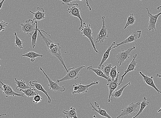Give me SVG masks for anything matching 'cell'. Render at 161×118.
<instances>
[{
    "mask_svg": "<svg viewBox=\"0 0 161 118\" xmlns=\"http://www.w3.org/2000/svg\"><path fill=\"white\" fill-rule=\"evenodd\" d=\"M120 73V71H119L118 72L117 77L114 81L111 80V81H108V83L107 85L108 86L109 90V96L108 99V102H110V97L111 95L113 93L117 88L119 85L118 83V79L119 78V74Z\"/></svg>",
    "mask_w": 161,
    "mask_h": 118,
    "instance_id": "obj_14",
    "label": "cell"
},
{
    "mask_svg": "<svg viewBox=\"0 0 161 118\" xmlns=\"http://www.w3.org/2000/svg\"><path fill=\"white\" fill-rule=\"evenodd\" d=\"M139 73L142 76L144 82L146 83L149 86H151L155 89L158 93V94L161 93V91H160L158 88H157L155 85L153 76H152L151 77H148V76L144 74L141 71H140Z\"/></svg>",
    "mask_w": 161,
    "mask_h": 118,
    "instance_id": "obj_17",
    "label": "cell"
},
{
    "mask_svg": "<svg viewBox=\"0 0 161 118\" xmlns=\"http://www.w3.org/2000/svg\"><path fill=\"white\" fill-rule=\"evenodd\" d=\"M1 65H0V67H1Z\"/></svg>",
    "mask_w": 161,
    "mask_h": 118,
    "instance_id": "obj_43",
    "label": "cell"
},
{
    "mask_svg": "<svg viewBox=\"0 0 161 118\" xmlns=\"http://www.w3.org/2000/svg\"><path fill=\"white\" fill-rule=\"evenodd\" d=\"M19 91L24 93L25 96L28 97L35 96L37 93L36 90L35 89L32 88L31 87H30V88L25 90H20Z\"/></svg>",
    "mask_w": 161,
    "mask_h": 118,
    "instance_id": "obj_25",
    "label": "cell"
},
{
    "mask_svg": "<svg viewBox=\"0 0 161 118\" xmlns=\"http://www.w3.org/2000/svg\"><path fill=\"white\" fill-rule=\"evenodd\" d=\"M36 22L33 20L29 19L25 21L24 24H21V30L24 33L32 35L36 29Z\"/></svg>",
    "mask_w": 161,
    "mask_h": 118,
    "instance_id": "obj_8",
    "label": "cell"
},
{
    "mask_svg": "<svg viewBox=\"0 0 161 118\" xmlns=\"http://www.w3.org/2000/svg\"><path fill=\"white\" fill-rule=\"evenodd\" d=\"M148 16L149 17L148 22V29L149 31H152L153 33L154 34V32L156 31V24L158 21L159 17L161 14V12L156 15H153L149 12L148 7L147 8Z\"/></svg>",
    "mask_w": 161,
    "mask_h": 118,
    "instance_id": "obj_12",
    "label": "cell"
},
{
    "mask_svg": "<svg viewBox=\"0 0 161 118\" xmlns=\"http://www.w3.org/2000/svg\"><path fill=\"white\" fill-rule=\"evenodd\" d=\"M14 35L15 36V46L18 47L20 49H23L22 47L23 42L18 37L16 32H14Z\"/></svg>",
    "mask_w": 161,
    "mask_h": 118,
    "instance_id": "obj_31",
    "label": "cell"
},
{
    "mask_svg": "<svg viewBox=\"0 0 161 118\" xmlns=\"http://www.w3.org/2000/svg\"><path fill=\"white\" fill-rule=\"evenodd\" d=\"M161 5L158 7H157V10H159L160 8H161Z\"/></svg>",
    "mask_w": 161,
    "mask_h": 118,
    "instance_id": "obj_39",
    "label": "cell"
},
{
    "mask_svg": "<svg viewBox=\"0 0 161 118\" xmlns=\"http://www.w3.org/2000/svg\"><path fill=\"white\" fill-rule=\"evenodd\" d=\"M1 59H0V61H1Z\"/></svg>",
    "mask_w": 161,
    "mask_h": 118,
    "instance_id": "obj_42",
    "label": "cell"
},
{
    "mask_svg": "<svg viewBox=\"0 0 161 118\" xmlns=\"http://www.w3.org/2000/svg\"><path fill=\"white\" fill-rule=\"evenodd\" d=\"M82 35L88 38L90 41L91 44L95 52L98 53V52L96 48L93 40V29L91 28V25L90 24H86V22L83 23V27L80 30Z\"/></svg>",
    "mask_w": 161,
    "mask_h": 118,
    "instance_id": "obj_3",
    "label": "cell"
},
{
    "mask_svg": "<svg viewBox=\"0 0 161 118\" xmlns=\"http://www.w3.org/2000/svg\"><path fill=\"white\" fill-rule=\"evenodd\" d=\"M14 79L15 83L17 85L16 87L17 90L19 91L20 90H25L30 88V87L26 84L24 80L21 79L20 81H19L16 78H15Z\"/></svg>",
    "mask_w": 161,
    "mask_h": 118,
    "instance_id": "obj_22",
    "label": "cell"
},
{
    "mask_svg": "<svg viewBox=\"0 0 161 118\" xmlns=\"http://www.w3.org/2000/svg\"><path fill=\"white\" fill-rule=\"evenodd\" d=\"M8 24V22H6L3 20H1L0 21V32H4Z\"/></svg>",
    "mask_w": 161,
    "mask_h": 118,
    "instance_id": "obj_33",
    "label": "cell"
},
{
    "mask_svg": "<svg viewBox=\"0 0 161 118\" xmlns=\"http://www.w3.org/2000/svg\"><path fill=\"white\" fill-rule=\"evenodd\" d=\"M136 20V18L134 16L133 14H130L129 16L128 17L127 22H126L124 27V29H126L129 26L135 24Z\"/></svg>",
    "mask_w": 161,
    "mask_h": 118,
    "instance_id": "obj_30",
    "label": "cell"
},
{
    "mask_svg": "<svg viewBox=\"0 0 161 118\" xmlns=\"http://www.w3.org/2000/svg\"><path fill=\"white\" fill-rule=\"evenodd\" d=\"M86 66H81L75 68L72 67L68 69L67 73L63 78L60 79H57L59 82L64 81H69L77 79L80 73V71L83 68L85 67Z\"/></svg>",
    "mask_w": 161,
    "mask_h": 118,
    "instance_id": "obj_2",
    "label": "cell"
},
{
    "mask_svg": "<svg viewBox=\"0 0 161 118\" xmlns=\"http://www.w3.org/2000/svg\"><path fill=\"white\" fill-rule=\"evenodd\" d=\"M63 113L64 115H66L67 118H77V113L76 112V109L73 107V106H71L70 108V110L69 111L64 110L63 111Z\"/></svg>",
    "mask_w": 161,
    "mask_h": 118,
    "instance_id": "obj_23",
    "label": "cell"
},
{
    "mask_svg": "<svg viewBox=\"0 0 161 118\" xmlns=\"http://www.w3.org/2000/svg\"><path fill=\"white\" fill-rule=\"evenodd\" d=\"M22 57H27L30 58V61L32 62H34L36 60V58L38 57H42L44 56L43 55L38 54L33 51H30L22 56Z\"/></svg>",
    "mask_w": 161,
    "mask_h": 118,
    "instance_id": "obj_24",
    "label": "cell"
},
{
    "mask_svg": "<svg viewBox=\"0 0 161 118\" xmlns=\"http://www.w3.org/2000/svg\"><path fill=\"white\" fill-rule=\"evenodd\" d=\"M149 104V102L147 101V98L146 97H144L142 101H141L140 104V108L139 111L137 113L136 116H134L133 118H135L138 116L142 113L144 109Z\"/></svg>",
    "mask_w": 161,
    "mask_h": 118,
    "instance_id": "obj_26",
    "label": "cell"
},
{
    "mask_svg": "<svg viewBox=\"0 0 161 118\" xmlns=\"http://www.w3.org/2000/svg\"><path fill=\"white\" fill-rule=\"evenodd\" d=\"M161 111V107H160V109L158 110V113H159Z\"/></svg>",
    "mask_w": 161,
    "mask_h": 118,
    "instance_id": "obj_41",
    "label": "cell"
},
{
    "mask_svg": "<svg viewBox=\"0 0 161 118\" xmlns=\"http://www.w3.org/2000/svg\"><path fill=\"white\" fill-rule=\"evenodd\" d=\"M99 83V81H92L90 84L86 85H83L81 83H75L73 85V86L74 87V90L72 91V94L74 95L75 94L86 93L90 86L95 85H98Z\"/></svg>",
    "mask_w": 161,
    "mask_h": 118,
    "instance_id": "obj_5",
    "label": "cell"
},
{
    "mask_svg": "<svg viewBox=\"0 0 161 118\" xmlns=\"http://www.w3.org/2000/svg\"><path fill=\"white\" fill-rule=\"evenodd\" d=\"M59 1L62 2L63 4L64 5H66L72 3V2L75 1H83L84 0H59Z\"/></svg>",
    "mask_w": 161,
    "mask_h": 118,
    "instance_id": "obj_35",
    "label": "cell"
},
{
    "mask_svg": "<svg viewBox=\"0 0 161 118\" xmlns=\"http://www.w3.org/2000/svg\"><path fill=\"white\" fill-rule=\"evenodd\" d=\"M156 76L157 77L161 78V75H159V74H156Z\"/></svg>",
    "mask_w": 161,
    "mask_h": 118,
    "instance_id": "obj_38",
    "label": "cell"
},
{
    "mask_svg": "<svg viewBox=\"0 0 161 118\" xmlns=\"http://www.w3.org/2000/svg\"><path fill=\"white\" fill-rule=\"evenodd\" d=\"M87 70L92 71L94 72L98 76L103 77L106 79L107 81H109L112 80L110 78L107 77L103 73V71L99 68L95 69L92 66H91L87 67Z\"/></svg>",
    "mask_w": 161,
    "mask_h": 118,
    "instance_id": "obj_21",
    "label": "cell"
},
{
    "mask_svg": "<svg viewBox=\"0 0 161 118\" xmlns=\"http://www.w3.org/2000/svg\"><path fill=\"white\" fill-rule=\"evenodd\" d=\"M137 54H135L133 56V59L131 62L129 64L127 69L125 71L124 74L121 76V79L120 82L119 83V86L120 85L122 82L124 77L126 74L130 71H133L136 70V67L137 66V61L135 59L137 57Z\"/></svg>",
    "mask_w": 161,
    "mask_h": 118,
    "instance_id": "obj_15",
    "label": "cell"
},
{
    "mask_svg": "<svg viewBox=\"0 0 161 118\" xmlns=\"http://www.w3.org/2000/svg\"><path fill=\"white\" fill-rule=\"evenodd\" d=\"M86 1L87 7H89V10L90 11H91V8L89 4V2H88V0H86Z\"/></svg>",
    "mask_w": 161,
    "mask_h": 118,
    "instance_id": "obj_37",
    "label": "cell"
},
{
    "mask_svg": "<svg viewBox=\"0 0 161 118\" xmlns=\"http://www.w3.org/2000/svg\"><path fill=\"white\" fill-rule=\"evenodd\" d=\"M38 32H39L41 37L42 40L45 42L49 52L53 56L56 57L59 60L61 64L63 65L66 72H68V69L66 67V64L63 58L61 55V47L60 46V44L55 43L49 38L46 37L39 29H38Z\"/></svg>",
    "mask_w": 161,
    "mask_h": 118,
    "instance_id": "obj_1",
    "label": "cell"
},
{
    "mask_svg": "<svg viewBox=\"0 0 161 118\" xmlns=\"http://www.w3.org/2000/svg\"><path fill=\"white\" fill-rule=\"evenodd\" d=\"M112 67V64L111 63L107 64L105 65H102V70L107 77L109 78L110 71Z\"/></svg>",
    "mask_w": 161,
    "mask_h": 118,
    "instance_id": "obj_28",
    "label": "cell"
},
{
    "mask_svg": "<svg viewBox=\"0 0 161 118\" xmlns=\"http://www.w3.org/2000/svg\"><path fill=\"white\" fill-rule=\"evenodd\" d=\"M38 29H38L37 27V22L36 21V29L35 30V32H34L33 34L32 37L31 45L33 48H35L36 44Z\"/></svg>",
    "mask_w": 161,
    "mask_h": 118,
    "instance_id": "obj_29",
    "label": "cell"
},
{
    "mask_svg": "<svg viewBox=\"0 0 161 118\" xmlns=\"http://www.w3.org/2000/svg\"><path fill=\"white\" fill-rule=\"evenodd\" d=\"M131 82H129L127 84L123 86L119 90L116 91H114L112 95H111V96L115 98H119L122 96L123 92L125 87L131 85Z\"/></svg>",
    "mask_w": 161,
    "mask_h": 118,
    "instance_id": "obj_27",
    "label": "cell"
},
{
    "mask_svg": "<svg viewBox=\"0 0 161 118\" xmlns=\"http://www.w3.org/2000/svg\"><path fill=\"white\" fill-rule=\"evenodd\" d=\"M140 1H142V0H140Z\"/></svg>",
    "mask_w": 161,
    "mask_h": 118,
    "instance_id": "obj_44",
    "label": "cell"
},
{
    "mask_svg": "<svg viewBox=\"0 0 161 118\" xmlns=\"http://www.w3.org/2000/svg\"><path fill=\"white\" fill-rule=\"evenodd\" d=\"M42 100V97L37 93L35 96H34L33 98V102L34 103L37 104L38 103L41 101Z\"/></svg>",
    "mask_w": 161,
    "mask_h": 118,
    "instance_id": "obj_34",
    "label": "cell"
},
{
    "mask_svg": "<svg viewBox=\"0 0 161 118\" xmlns=\"http://www.w3.org/2000/svg\"><path fill=\"white\" fill-rule=\"evenodd\" d=\"M69 7L67 11L71 16L77 17L79 18L80 21V26L79 30H80L83 27V20L80 16V12L81 11V7H78L79 4L78 3H71L68 5Z\"/></svg>",
    "mask_w": 161,
    "mask_h": 118,
    "instance_id": "obj_4",
    "label": "cell"
},
{
    "mask_svg": "<svg viewBox=\"0 0 161 118\" xmlns=\"http://www.w3.org/2000/svg\"><path fill=\"white\" fill-rule=\"evenodd\" d=\"M5 0H0V10H1L3 4Z\"/></svg>",
    "mask_w": 161,
    "mask_h": 118,
    "instance_id": "obj_36",
    "label": "cell"
},
{
    "mask_svg": "<svg viewBox=\"0 0 161 118\" xmlns=\"http://www.w3.org/2000/svg\"><path fill=\"white\" fill-rule=\"evenodd\" d=\"M29 83L31 86L35 87L36 90L40 91L44 93L48 98V103H51L52 100L51 97L49 96L47 91L44 89L43 87L40 83H38L36 80L34 81H30Z\"/></svg>",
    "mask_w": 161,
    "mask_h": 118,
    "instance_id": "obj_18",
    "label": "cell"
},
{
    "mask_svg": "<svg viewBox=\"0 0 161 118\" xmlns=\"http://www.w3.org/2000/svg\"><path fill=\"white\" fill-rule=\"evenodd\" d=\"M30 12L34 14V17L33 21L35 20L41 21L43 20L45 18V12L43 8L41 7H38L35 13L31 11H29Z\"/></svg>",
    "mask_w": 161,
    "mask_h": 118,
    "instance_id": "obj_16",
    "label": "cell"
},
{
    "mask_svg": "<svg viewBox=\"0 0 161 118\" xmlns=\"http://www.w3.org/2000/svg\"><path fill=\"white\" fill-rule=\"evenodd\" d=\"M115 44V42H113L112 45H111L110 46L108 47V49H107V51L104 53V54L103 55L102 59L101 60V61L100 63L99 64V65L98 67V68L101 69V66L106 61L107 59H108L109 56L110 52L112 49V47H113L114 46Z\"/></svg>",
    "mask_w": 161,
    "mask_h": 118,
    "instance_id": "obj_20",
    "label": "cell"
},
{
    "mask_svg": "<svg viewBox=\"0 0 161 118\" xmlns=\"http://www.w3.org/2000/svg\"><path fill=\"white\" fill-rule=\"evenodd\" d=\"M6 114H2V115H0V117H1L2 116H3V115H6Z\"/></svg>",
    "mask_w": 161,
    "mask_h": 118,
    "instance_id": "obj_40",
    "label": "cell"
},
{
    "mask_svg": "<svg viewBox=\"0 0 161 118\" xmlns=\"http://www.w3.org/2000/svg\"><path fill=\"white\" fill-rule=\"evenodd\" d=\"M136 48L135 46L131 48L127 49V50H122L119 52L116 56V58L117 60L118 63L119 64V66H121L122 64L123 63L125 60H128L130 57L131 52L132 50Z\"/></svg>",
    "mask_w": 161,
    "mask_h": 118,
    "instance_id": "obj_10",
    "label": "cell"
},
{
    "mask_svg": "<svg viewBox=\"0 0 161 118\" xmlns=\"http://www.w3.org/2000/svg\"><path fill=\"white\" fill-rule=\"evenodd\" d=\"M94 104L95 105V107L93 106L92 104L90 102L92 107L93 108L92 110L98 113L99 115H100L102 116H104L108 118H112L105 110H103L100 107L99 104L96 102H94Z\"/></svg>",
    "mask_w": 161,
    "mask_h": 118,
    "instance_id": "obj_19",
    "label": "cell"
},
{
    "mask_svg": "<svg viewBox=\"0 0 161 118\" xmlns=\"http://www.w3.org/2000/svg\"><path fill=\"white\" fill-rule=\"evenodd\" d=\"M40 70L41 71L45 76L46 78L47 79L49 82V84L47 85L49 87V89L52 90L54 91H60L61 92H64L66 90V88L64 86H60L59 85V82L57 80L55 82H53L52 80L46 74L45 71L41 67Z\"/></svg>",
    "mask_w": 161,
    "mask_h": 118,
    "instance_id": "obj_11",
    "label": "cell"
},
{
    "mask_svg": "<svg viewBox=\"0 0 161 118\" xmlns=\"http://www.w3.org/2000/svg\"><path fill=\"white\" fill-rule=\"evenodd\" d=\"M105 17L103 16L102 20L103 22L102 27L99 31L96 38V42L98 43H103L109 37L108 31L105 26Z\"/></svg>",
    "mask_w": 161,
    "mask_h": 118,
    "instance_id": "obj_7",
    "label": "cell"
},
{
    "mask_svg": "<svg viewBox=\"0 0 161 118\" xmlns=\"http://www.w3.org/2000/svg\"><path fill=\"white\" fill-rule=\"evenodd\" d=\"M0 83L2 85V86H0V89L3 91V94L5 95L6 97H8L10 96L24 97V93L20 94L15 92L10 86L3 83L1 81Z\"/></svg>",
    "mask_w": 161,
    "mask_h": 118,
    "instance_id": "obj_9",
    "label": "cell"
},
{
    "mask_svg": "<svg viewBox=\"0 0 161 118\" xmlns=\"http://www.w3.org/2000/svg\"><path fill=\"white\" fill-rule=\"evenodd\" d=\"M117 68L116 66L112 67L110 71V77L112 78V81H114L117 77L118 72L117 71Z\"/></svg>",
    "mask_w": 161,
    "mask_h": 118,
    "instance_id": "obj_32",
    "label": "cell"
},
{
    "mask_svg": "<svg viewBox=\"0 0 161 118\" xmlns=\"http://www.w3.org/2000/svg\"><path fill=\"white\" fill-rule=\"evenodd\" d=\"M141 34L142 31L141 30L134 32L127 38L121 42L120 43L117 44L116 46L112 47V49H113L116 48L122 45L136 42L138 39L140 38L141 36Z\"/></svg>",
    "mask_w": 161,
    "mask_h": 118,
    "instance_id": "obj_13",
    "label": "cell"
},
{
    "mask_svg": "<svg viewBox=\"0 0 161 118\" xmlns=\"http://www.w3.org/2000/svg\"><path fill=\"white\" fill-rule=\"evenodd\" d=\"M141 102H138L136 104H135L132 102L129 105L125 106L124 109L121 110L122 112L117 118H119L121 116H133L135 115L136 112L137 111V108L140 105Z\"/></svg>",
    "mask_w": 161,
    "mask_h": 118,
    "instance_id": "obj_6",
    "label": "cell"
}]
</instances>
